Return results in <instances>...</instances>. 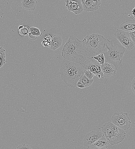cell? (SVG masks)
Wrapping results in <instances>:
<instances>
[{"label":"cell","instance_id":"9c48e42d","mask_svg":"<svg viewBox=\"0 0 135 149\" xmlns=\"http://www.w3.org/2000/svg\"><path fill=\"white\" fill-rule=\"evenodd\" d=\"M104 136L102 132L92 131L87 133L83 140L84 146L89 148L94 143Z\"/></svg>","mask_w":135,"mask_h":149},{"label":"cell","instance_id":"4316f807","mask_svg":"<svg viewBox=\"0 0 135 149\" xmlns=\"http://www.w3.org/2000/svg\"></svg>","mask_w":135,"mask_h":149},{"label":"cell","instance_id":"8fae6325","mask_svg":"<svg viewBox=\"0 0 135 149\" xmlns=\"http://www.w3.org/2000/svg\"><path fill=\"white\" fill-rule=\"evenodd\" d=\"M83 10L86 12H94L100 7L101 2L96 1L93 0H81Z\"/></svg>","mask_w":135,"mask_h":149},{"label":"cell","instance_id":"ac0fdd59","mask_svg":"<svg viewBox=\"0 0 135 149\" xmlns=\"http://www.w3.org/2000/svg\"><path fill=\"white\" fill-rule=\"evenodd\" d=\"M84 85V87L90 86L93 81V80L88 78L84 74L79 80Z\"/></svg>","mask_w":135,"mask_h":149},{"label":"cell","instance_id":"5bb4252c","mask_svg":"<svg viewBox=\"0 0 135 149\" xmlns=\"http://www.w3.org/2000/svg\"><path fill=\"white\" fill-rule=\"evenodd\" d=\"M37 3L36 0H21V6L24 9L27 10H34Z\"/></svg>","mask_w":135,"mask_h":149},{"label":"cell","instance_id":"2e32d148","mask_svg":"<svg viewBox=\"0 0 135 149\" xmlns=\"http://www.w3.org/2000/svg\"><path fill=\"white\" fill-rule=\"evenodd\" d=\"M109 144L106 138L103 136L96 141L90 147L95 146L97 148L105 149L107 148Z\"/></svg>","mask_w":135,"mask_h":149},{"label":"cell","instance_id":"d6986e66","mask_svg":"<svg viewBox=\"0 0 135 149\" xmlns=\"http://www.w3.org/2000/svg\"><path fill=\"white\" fill-rule=\"evenodd\" d=\"M5 58V50L0 46V68L7 62Z\"/></svg>","mask_w":135,"mask_h":149},{"label":"cell","instance_id":"6da1fadb","mask_svg":"<svg viewBox=\"0 0 135 149\" xmlns=\"http://www.w3.org/2000/svg\"><path fill=\"white\" fill-rule=\"evenodd\" d=\"M59 73L61 79L68 86L75 88L84 74V70L80 63L64 58L61 65Z\"/></svg>","mask_w":135,"mask_h":149},{"label":"cell","instance_id":"8992f818","mask_svg":"<svg viewBox=\"0 0 135 149\" xmlns=\"http://www.w3.org/2000/svg\"><path fill=\"white\" fill-rule=\"evenodd\" d=\"M111 120L113 123L124 130L130 127L131 121L127 113L115 112L111 117Z\"/></svg>","mask_w":135,"mask_h":149},{"label":"cell","instance_id":"7a4b0ae2","mask_svg":"<svg viewBox=\"0 0 135 149\" xmlns=\"http://www.w3.org/2000/svg\"><path fill=\"white\" fill-rule=\"evenodd\" d=\"M61 55L67 60L79 63L84 62L88 58L82 41L71 36L63 46Z\"/></svg>","mask_w":135,"mask_h":149},{"label":"cell","instance_id":"ffe728a7","mask_svg":"<svg viewBox=\"0 0 135 149\" xmlns=\"http://www.w3.org/2000/svg\"><path fill=\"white\" fill-rule=\"evenodd\" d=\"M30 34L32 36H41L42 34L41 32L39 29L35 27H31L30 28Z\"/></svg>","mask_w":135,"mask_h":149},{"label":"cell","instance_id":"7c38bea8","mask_svg":"<svg viewBox=\"0 0 135 149\" xmlns=\"http://www.w3.org/2000/svg\"><path fill=\"white\" fill-rule=\"evenodd\" d=\"M102 70L104 77H109L115 74L116 72L112 64L105 62L102 65Z\"/></svg>","mask_w":135,"mask_h":149},{"label":"cell","instance_id":"e0dca14e","mask_svg":"<svg viewBox=\"0 0 135 149\" xmlns=\"http://www.w3.org/2000/svg\"><path fill=\"white\" fill-rule=\"evenodd\" d=\"M18 32L20 35L24 36L30 34V28L26 25H20L18 27Z\"/></svg>","mask_w":135,"mask_h":149},{"label":"cell","instance_id":"44dd1931","mask_svg":"<svg viewBox=\"0 0 135 149\" xmlns=\"http://www.w3.org/2000/svg\"><path fill=\"white\" fill-rule=\"evenodd\" d=\"M92 57L97 60L101 65H103L104 64L105 62V59L103 53L99 54Z\"/></svg>","mask_w":135,"mask_h":149},{"label":"cell","instance_id":"277c9868","mask_svg":"<svg viewBox=\"0 0 135 149\" xmlns=\"http://www.w3.org/2000/svg\"><path fill=\"white\" fill-rule=\"evenodd\" d=\"M107 40L103 36L92 34L86 36L82 40L83 46L89 58H91L106 50Z\"/></svg>","mask_w":135,"mask_h":149},{"label":"cell","instance_id":"603a6c76","mask_svg":"<svg viewBox=\"0 0 135 149\" xmlns=\"http://www.w3.org/2000/svg\"><path fill=\"white\" fill-rule=\"evenodd\" d=\"M17 149H31V148L28 145L23 144L20 145L16 148Z\"/></svg>","mask_w":135,"mask_h":149},{"label":"cell","instance_id":"7402d4cb","mask_svg":"<svg viewBox=\"0 0 135 149\" xmlns=\"http://www.w3.org/2000/svg\"><path fill=\"white\" fill-rule=\"evenodd\" d=\"M84 74L90 79H92L93 77L95 75L90 70L84 71Z\"/></svg>","mask_w":135,"mask_h":149},{"label":"cell","instance_id":"ba28073f","mask_svg":"<svg viewBox=\"0 0 135 149\" xmlns=\"http://www.w3.org/2000/svg\"><path fill=\"white\" fill-rule=\"evenodd\" d=\"M115 38L128 50L133 49L134 46L130 35L129 32L117 29L114 34Z\"/></svg>","mask_w":135,"mask_h":149},{"label":"cell","instance_id":"cb8c5ba5","mask_svg":"<svg viewBox=\"0 0 135 149\" xmlns=\"http://www.w3.org/2000/svg\"><path fill=\"white\" fill-rule=\"evenodd\" d=\"M131 85L132 91L135 95V77L132 80L131 82Z\"/></svg>","mask_w":135,"mask_h":149},{"label":"cell","instance_id":"3957f363","mask_svg":"<svg viewBox=\"0 0 135 149\" xmlns=\"http://www.w3.org/2000/svg\"><path fill=\"white\" fill-rule=\"evenodd\" d=\"M106 40L105 47L108 50L103 53L105 62L112 64L117 71L122 66L126 48L116 38H108Z\"/></svg>","mask_w":135,"mask_h":149},{"label":"cell","instance_id":"5b68a950","mask_svg":"<svg viewBox=\"0 0 135 149\" xmlns=\"http://www.w3.org/2000/svg\"><path fill=\"white\" fill-rule=\"evenodd\" d=\"M101 128L104 136L109 144L112 145L122 142L126 137L124 130L112 122L105 123L102 125Z\"/></svg>","mask_w":135,"mask_h":149},{"label":"cell","instance_id":"484cf974","mask_svg":"<svg viewBox=\"0 0 135 149\" xmlns=\"http://www.w3.org/2000/svg\"><path fill=\"white\" fill-rule=\"evenodd\" d=\"M76 86L80 88H84L83 85L79 81H78L76 84Z\"/></svg>","mask_w":135,"mask_h":149},{"label":"cell","instance_id":"52a82bcc","mask_svg":"<svg viewBox=\"0 0 135 149\" xmlns=\"http://www.w3.org/2000/svg\"><path fill=\"white\" fill-rule=\"evenodd\" d=\"M84 71L90 70L95 75L98 76L99 78H104L102 70V65L93 58L88 57L84 62L80 63Z\"/></svg>","mask_w":135,"mask_h":149},{"label":"cell","instance_id":"30bf717a","mask_svg":"<svg viewBox=\"0 0 135 149\" xmlns=\"http://www.w3.org/2000/svg\"><path fill=\"white\" fill-rule=\"evenodd\" d=\"M65 7L69 11L75 14L82 13L83 8L81 0H65Z\"/></svg>","mask_w":135,"mask_h":149},{"label":"cell","instance_id":"4fadbf2b","mask_svg":"<svg viewBox=\"0 0 135 149\" xmlns=\"http://www.w3.org/2000/svg\"><path fill=\"white\" fill-rule=\"evenodd\" d=\"M119 29L125 32H130L135 30V19L126 21L120 26Z\"/></svg>","mask_w":135,"mask_h":149},{"label":"cell","instance_id":"9a60e30c","mask_svg":"<svg viewBox=\"0 0 135 149\" xmlns=\"http://www.w3.org/2000/svg\"><path fill=\"white\" fill-rule=\"evenodd\" d=\"M62 43L63 39L59 35H55L49 48L52 50H55L61 46Z\"/></svg>","mask_w":135,"mask_h":149},{"label":"cell","instance_id":"d4e9b609","mask_svg":"<svg viewBox=\"0 0 135 149\" xmlns=\"http://www.w3.org/2000/svg\"><path fill=\"white\" fill-rule=\"evenodd\" d=\"M129 33L131 38L135 45V30Z\"/></svg>","mask_w":135,"mask_h":149}]
</instances>
